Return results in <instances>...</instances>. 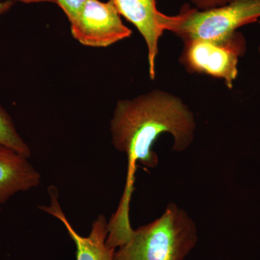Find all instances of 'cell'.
Segmentation results:
<instances>
[{"instance_id": "6da1fadb", "label": "cell", "mask_w": 260, "mask_h": 260, "mask_svg": "<svg viewBox=\"0 0 260 260\" xmlns=\"http://www.w3.org/2000/svg\"><path fill=\"white\" fill-rule=\"evenodd\" d=\"M195 127L189 108L179 97L167 92L153 90L117 103L111 121L112 143L116 150L126 154L127 172L119 206L108 221L109 237L113 240H124L133 231L129 205L138 162L148 169L158 167V156L153 146L164 133L174 138V151L185 150L194 139Z\"/></svg>"}, {"instance_id": "7a4b0ae2", "label": "cell", "mask_w": 260, "mask_h": 260, "mask_svg": "<svg viewBox=\"0 0 260 260\" xmlns=\"http://www.w3.org/2000/svg\"><path fill=\"white\" fill-rule=\"evenodd\" d=\"M198 242L194 222L170 203L160 218L134 229L116 249L114 260H185Z\"/></svg>"}, {"instance_id": "3957f363", "label": "cell", "mask_w": 260, "mask_h": 260, "mask_svg": "<svg viewBox=\"0 0 260 260\" xmlns=\"http://www.w3.org/2000/svg\"><path fill=\"white\" fill-rule=\"evenodd\" d=\"M260 19V0H232L227 4L201 10L183 5L179 14L164 15V30L174 32L183 42L225 39L237 29Z\"/></svg>"}, {"instance_id": "277c9868", "label": "cell", "mask_w": 260, "mask_h": 260, "mask_svg": "<svg viewBox=\"0 0 260 260\" xmlns=\"http://www.w3.org/2000/svg\"><path fill=\"white\" fill-rule=\"evenodd\" d=\"M246 49L245 38L237 31L225 39L184 42L179 61L189 73L223 80L228 88L232 89L239 74V59Z\"/></svg>"}, {"instance_id": "5b68a950", "label": "cell", "mask_w": 260, "mask_h": 260, "mask_svg": "<svg viewBox=\"0 0 260 260\" xmlns=\"http://www.w3.org/2000/svg\"><path fill=\"white\" fill-rule=\"evenodd\" d=\"M70 23L73 37L87 47H109L132 35L109 0H87Z\"/></svg>"}, {"instance_id": "8992f818", "label": "cell", "mask_w": 260, "mask_h": 260, "mask_svg": "<svg viewBox=\"0 0 260 260\" xmlns=\"http://www.w3.org/2000/svg\"><path fill=\"white\" fill-rule=\"evenodd\" d=\"M48 191L50 196V204L39 207V209L52 215L64 225L76 248V260H114L116 249L107 244L108 221L106 217L99 215L92 224L88 237H83L70 224L61 209L55 186H49Z\"/></svg>"}, {"instance_id": "52a82bcc", "label": "cell", "mask_w": 260, "mask_h": 260, "mask_svg": "<svg viewBox=\"0 0 260 260\" xmlns=\"http://www.w3.org/2000/svg\"><path fill=\"white\" fill-rule=\"evenodd\" d=\"M119 14L135 25L148 47L149 75L155 77V60L158 54V42L164 30V13L157 8L156 0H109Z\"/></svg>"}, {"instance_id": "ba28073f", "label": "cell", "mask_w": 260, "mask_h": 260, "mask_svg": "<svg viewBox=\"0 0 260 260\" xmlns=\"http://www.w3.org/2000/svg\"><path fill=\"white\" fill-rule=\"evenodd\" d=\"M27 157L0 145V205L13 195L39 186L41 174Z\"/></svg>"}, {"instance_id": "9c48e42d", "label": "cell", "mask_w": 260, "mask_h": 260, "mask_svg": "<svg viewBox=\"0 0 260 260\" xmlns=\"http://www.w3.org/2000/svg\"><path fill=\"white\" fill-rule=\"evenodd\" d=\"M0 145L13 149L29 158L30 149L19 135L11 117L0 106Z\"/></svg>"}, {"instance_id": "30bf717a", "label": "cell", "mask_w": 260, "mask_h": 260, "mask_svg": "<svg viewBox=\"0 0 260 260\" xmlns=\"http://www.w3.org/2000/svg\"><path fill=\"white\" fill-rule=\"evenodd\" d=\"M86 1L87 0H56V4L60 7L70 22L78 14Z\"/></svg>"}, {"instance_id": "8fae6325", "label": "cell", "mask_w": 260, "mask_h": 260, "mask_svg": "<svg viewBox=\"0 0 260 260\" xmlns=\"http://www.w3.org/2000/svg\"><path fill=\"white\" fill-rule=\"evenodd\" d=\"M198 10H205L217 8L229 3L232 0H189Z\"/></svg>"}, {"instance_id": "7c38bea8", "label": "cell", "mask_w": 260, "mask_h": 260, "mask_svg": "<svg viewBox=\"0 0 260 260\" xmlns=\"http://www.w3.org/2000/svg\"><path fill=\"white\" fill-rule=\"evenodd\" d=\"M14 3V0H6V1L0 0V15L8 12L13 7Z\"/></svg>"}, {"instance_id": "4fadbf2b", "label": "cell", "mask_w": 260, "mask_h": 260, "mask_svg": "<svg viewBox=\"0 0 260 260\" xmlns=\"http://www.w3.org/2000/svg\"><path fill=\"white\" fill-rule=\"evenodd\" d=\"M14 1L20 2L23 3H56V0H14Z\"/></svg>"}, {"instance_id": "5bb4252c", "label": "cell", "mask_w": 260, "mask_h": 260, "mask_svg": "<svg viewBox=\"0 0 260 260\" xmlns=\"http://www.w3.org/2000/svg\"><path fill=\"white\" fill-rule=\"evenodd\" d=\"M259 23L260 24V20H259ZM259 53H260V45H259Z\"/></svg>"}]
</instances>
